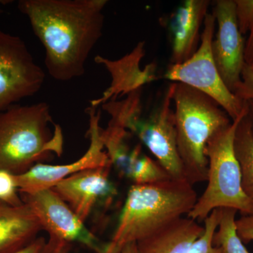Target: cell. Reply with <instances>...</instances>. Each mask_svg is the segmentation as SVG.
I'll use <instances>...</instances> for the list:
<instances>
[{"label": "cell", "mask_w": 253, "mask_h": 253, "mask_svg": "<svg viewBox=\"0 0 253 253\" xmlns=\"http://www.w3.org/2000/svg\"><path fill=\"white\" fill-rule=\"evenodd\" d=\"M14 174L0 170V202L16 207L23 204Z\"/></svg>", "instance_id": "20"}, {"label": "cell", "mask_w": 253, "mask_h": 253, "mask_svg": "<svg viewBox=\"0 0 253 253\" xmlns=\"http://www.w3.org/2000/svg\"><path fill=\"white\" fill-rule=\"evenodd\" d=\"M49 105L14 104L0 112V170L23 174L54 153L61 156L63 134L52 123Z\"/></svg>", "instance_id": "3"}, {"label": "cell", "mask_w": 253, "mask_h": 253, "mask_svg": "<svg viewBox=\"0 0 253 253\" xmlns=\"http://www.w3.org/2000/svg\"><path fill=\"white\" fill-rule=\"evenodd\" d=\"M214 15L205 18L199 49L189 60L180 64H170L163 78L182 83L215 100L232 121L247 111V101H241L229 90L216 67L212 54V42L215 31Z\"/></svg>", "instance_id": "7"}, {"label": "cell", "mask_w": 253, "mask_h": 253, "mask_svg": "<svg viewBox=\"0 0 253 253\" xmlns=\"http://www.w3.org/2000/svg\"><path fill=\"white\" fill-rule=\"evenodd\" d=\"M208 0H186L171 16L169 30L172 36L171 64H180L189 60L199 49L201 28L208 14Z\"/></svg>", "instance_id": "14"}, {"label": "cell", "mask_w": 253, "mask_h": 253, "mask_svg": "<svg viewBox=\"0 0 253 253\" xmlns=\"http://www.w3.org/2000/svg\"><path fill=\"white\" fill-rule=\"evenodd\" d=\"M46 241L44 238H37L23 249L13 253H42Z\"/></svg>", "instance_id": "25"}, {"label": "cell", "mask_w": 253, "mask_h": 253, "mask_svg": "<svg viewBox=\"0 0 253 253\" xmlns=\"http://www.w3.org/2000/svg\"><path fill=\"white\" fill-rule=\"evenodd\" d=\"M234 94L241 101L253 100V66L245 63L241 73V82Z\"/></svg>", "instance_id": "22"}, {"label": "cell", "mask_w": 253, "mask_h": 253, "mask_svg": "<svg viewBox=\"0 0 253 253\" xmlns=\"http://www.w3.org/2000/svg\"><path fill=\"white\" fill-rule=\"evenodd\" d=\"M248 113L249 108L208 141L205 150L208 159L207 186L186 217L205 220L213 211L220 208L234 209L245 216L253 215V204L242 189L234 149L236 128Z\"/></svg>", "instance_id": "6"}, {"label": "cell", "mask_w": 253, "mask_h": 253, "mask_svg": "<svg viewBox=\"0 0 253 253\" xmlns=\"http://www.w3.org/2000/svg\"><path fill=\"white\" fill-rule=\"evenodd\" d=\"M111 166L81 171L59 181L52 189L84 222L97 205L112 201L118 194L109 178Z\"/></svg>", "instance_id": "12"}, {"label": "cell", "mask_w": 253, "mask_h": 253, "mask_svg": "<svg viewBox=\"0 0 253 253\" xmlns=\"http://www.w3.org/2000/svg\"><path fill=\"white\" fill-rule=\"evenodd\" d=\"M244 59L246 64L253 66V26L245 44Z\"/></svg>", "instance_id": "26"}, {"label": "cell", "mask_w": 253, "mask_h": 253, "mask_svg": "<svg viewBox=\"0 0 253 253\" xmlns=\"http://www.w3.org/2000/svg\"><path fill=\"white\" fill-rule=\"evenodd\" d=\"M173 90L174 83L169 84L161 103L146 118L142 116L141 89L129 93L123 101H111L106 111L111 115L110 123L138 136L171 179L186 180L178 151L175 116L172 106Z\"/></svg>", "instance_id": "5"}, {"label": "cell", "mask_w": 253, "mask_h": 253, "mask_svg": "<svg viewBox=\"0 0 253 253\" xmlns=\"http://www.w3.org/2000/svg\"><path fill=\"white\" fill-rule=\"evenodd\" d=\"M248 106H249V115L251 118V123H252V127L253 131V100L247 101Z\"/></svg>", "instance_id": "28"}, {"label": "cell", "mask_w": 253, "mask_h": 253, "mask_svg": "<svg viewBox=\"0 0 253 253\" xmlns=\"http://www.w3.org/2000/svg\"><path fill=\"white\" fill-rule=\"evenodd\" d=\"M71 244L54 236H49L42 253H68Z\"/></svg>", "instance_id": "24"}, {"label": "cell", "mask_w": 253, "mask_h": 253, "mask_svg": "<svg viewBox=\"0 0 253 253\" xmlns=\"http://www.w3.org/2000/svg\"><path fill=\"white\" fill-rule=\"evenodd\" d=\"M234 0H217L213 9L217 31L212 42V54L218 73L234 94L241 82L245 65V44L236 17Z\"/></svg>", "instance_id": "11"}, {"label": "cell", "mask_w": 253, "mask_h": 253, "mask_svg": "<svg viewBox=\"0 0 253 253\" xmlns=\"http://www.w3.org/2000/svg\"><path fill=\"white\" fill-rule=\"evenodd\" d=\"M7 206L8 205L5 204L4 203L0 202V212H1V211H4Z\"/></svg>", "instance_id": "29"}, {"label": "cell", "mask_w": 253, "mask_h": 253, "mask_svg": "<svg viewBox=\"0 0 253 253\" xmlns=\"http://www.w3.org/2000/svg\"><path fill=\"white\" fill-rule=\"evenodd\" d=\"M89 126L88 130L89 144L87 151L77 161L64 165H48L38 163L27 172L15 175L20 194H32L42 190L52 189L59 181L84 170L111 166L104 151L102 129L99 126V113L94 108L88 109Z\"/></svg>", "instance_id": "9"}, {"label": "cell", "mask_w": 253, "mask_h": 253, "mask_svg": "<svg viewBox=\"0 0 253 253\" xmlns=\"http://www.w3.org/2000/svg\"><path fill=\"white\" fill-rule=\"evenodd\" d=\"M234 2L240 33L246 34L253 26V0H234Z\"/></svg>", "instance_id": "21"}, {"label": "cell", "mask_w": 253, "mask_h": 253, "mask_svg": "<svg viewBox=\"0 0 253 253\" xmlns=\"http://www.w3.org/2000/svg\"><path fill=\"white\" fill-rule=\"evenodd\" d=\"M49 236L66 242L84 245L96 253H104L105 246L84 225L66 202L52 189L21 195Z\"/></svg>", "instance_id": "10"}, {"label": "cell", "mask_w": 253, "mask_h": 253, "mask_svg": "<svg viewBox=\"0 0 253 253\" xmlns=\"http://www.w3.org/2000/svg\"><path fill=\"white\" fill-rule=\"evenodd\" d=\"M234 149L241 171L242 189L253 204V131L249 113L236 128Z\"/></svg>", "instance_id": "17"}, {"label": "cell", "mask_w": 253, "mask_h": 253, "mask_svg": "<svg viewBox=\"0 0 253 253\" xmlns=\"http://www.w3.org/2000/svg\"><path fill=\"white\" fill-rule=\"evenodd\" d=\"M3 13V10L0 8V14H2Z\"/></svg>", "instance_id": "30"}, {"label": "cell", "mask_w": 253, "mask_h": 253, "mask_svg": "<svg viewBox=\"0 0 253 253\" xmlns=\"http://www.w3.org/2000/svg\"><path fill=\"white\" fill-rule=\"evenodd\" d=\"M144 44V42H140L131 52L116 61H111L99 56L95 59L96 62L104 65L109 71L112 81L103 97L92 101L93 108L105 104L113 96L129 94L141 89L144 84L158 80L156 66L154 63L147 65L144 69L140 68L141 59L145 54Z\"/></svg>", "instance_id": "13"}, {"label": "cell", "mask_w": 253, "mask_h": 253, "mask_svg": "<svg viewBox=\"0 0 253 253\" xmlns=\"http://www.w3.org/2000/svg\"><path fill=\"white\" fill-rule=\"evenodd\" d=\"M198 198L194 185L186 180L133 184L104 253H121L126 245L139 242L186 217Z\"/></svg>", "instance_id": "2"}, {"label": "cell", "mask_w": 253, "mask_h": 253, "mask_svg": "<svg viewBox=\"0 0 253 253\" xmlns=\"http://www.w3.org/2000/svg\"><path fill=\"white\" fill-rule=\"evenodd\" d=\"M106 0H20L18 9L45 50L53 79L68 82L85 73L86 63L103 35Z\"/></svg>", "instance_id": "1"}, {"label": "cell", "mask_w": 253, "mask_h": 253, "mask_svg": "<svg viewBox=\"0 0 253 253\" xmlns=\"http://www.w3.org/2000/svg\"><path fill=\"white\" fill-rule=\"evenodd\" d=\"M45 77L23 40L0 28V112L36 94Z\"/></svg>", "instance_id": "8"}, {"label": "cell", "mask_w": 253, "mask_h": 253, "mask_svg": "<svg viewBox=\"0 0 253 253\" xmlns=\"http://www.w3.org/2000/svg\"><path fill=\"white\" fill-rule=\"evenodd\" d=\"M219 220V209L213 211L204 220V231L196 240L188 253H221L213 244V237Z\"/></svg>", "instance_id": "19"}, {"label": "cell", "mask_w": 253, "mask_h": 253, "mask_svg": "<svg viewBox=\"0 0 253 253\" xmlns=\"http://www.w3.org/2000/svg\"><path fill=\"white\" fill-rule=\"evenodd\" d=\"M121 253H139L136 243H131L123 248Z\"/></svg>", "instance_id": "27"}, {"label": "cell", "mask_w": 253, "mask_h": 253, "mask_svg": "<svg viewBox=\"0 0 253 253\" xmlns=\"http://www.w3.org/2000/svg\"><path fill=\"white\" fill-rule=\"evenodd\" d=\"M42 229L41 223L27 204L6 206L0 212V253H13L37 239Z\"/></svg>", "instance_id": "15"}, {"label": "cell", "mask_w": 253, "mask_h": 253, "mask_svg": "<svg viewBox=\"0 0 253 253\" xmlns=\"http://www.w3.org/2000/svg\"><path fill=\"white\" fill-rule=\"evenodd\" d=\"M204 231L197 221L184 217L137 244L139 253H188Z\"/></svg>", "instance_id": "16"}, {"label": "cell", "mask_w": 253, "mask_h": 253, "mask_svg": "<svg viewBox=\"0 0 253 253\" xmlns=\"http://www.w3.org/2000/svg\"><path fill=\"white\" fill-rule=\"evenodd\" d=\"M237 211L231 208L219 209V220L213 237V244L221 253H250L238 235L236 226Z\"/></svg>", "instance_id": "18"}, {"label": "cell", "mask_w": 253, "mask_h": 253, "mask_svg": "<svg viewBox=\"0 0 253 253\" xmlns=\"http://www.w3.org/2000/svg\"><path fill=\"white\" fill-rule=\"evenodd\" d=\"M238 235L242 241H253V215L244 216L236 220Z\"/></svg>", "instance_id": "23"}, {"label": "cell", "mask_w": 253, "mask_h": 253, "mask_svg": "<svg viewBox=\"0 0 253 253\" xmlns=\"http://www.w3.org/2000/svg\"><path fill=\"white\" fill-rule=\"evenodd\" d=\"M178 151L190 184L207 181L208 141L231 125V118L215 100L182 83H174L172 94Z\"/></svg>", "instance_id": "4"}]
</instances>
